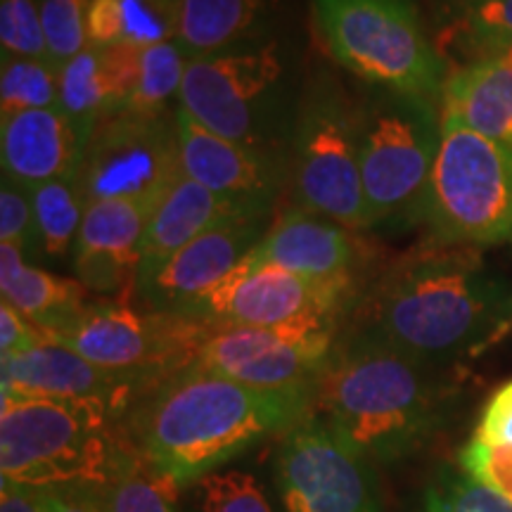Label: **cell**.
<instances>
[{"mask_svg": "<svg viewBox=\"0 0 512 512\" xmlns=\"http://www.w3.org/2000/svg\"><path fill=\"white\" fill-rule=\"evenodd\" d=\"M311 413L313 387L256 389L188 366L136 403L126 430L147 470L181 489Z\"/></svg>", "mask_w": 512, "mask_h": 512, "instance_id": "obj_1", "label": "cell"}, {"mask_svg": "<svg viewBox=\"0 0 512 512\" xmlns=\"http://www.w3.org/2000/svg\"><path fill=\"white\" fill-rule=\"evenodd\" d=\"M510 328L508 280L479 249L432 238L387 275L361 332L441 370L482 354Z\"/></svg>", "mask_w": 512, "mask_h": 512, "instance_id": "obj_2", "label": "cell"}, {"mask_svg": "<svg viewBox=\"0 0 512 512\" xmlns=\"http://www.w3.org/2000/svg\"><path fill=\"white\" fill-rule=\"evenodd\" d=\"M451 389L439 368L358 330L335 344L313 384V413L373 465L413 456L444 425Z\"/></svg>", "mask_w": 512, "mask_h": 512, "instance_id": "obj_3", "label": "cell"}, {"mask_svg": "<svg viewBox=\"0 0 512 512\" xmlns=\"http://www.w3.org/2000/svg\"><path fill=\"white\" fill-rule=\"evenodd\" d=\"M121 422L91 403L3 396V482L29 489H102L138 458Z\"/></svg>", "mask_w": 512, "mask_h": 512, "instance_id": "obj_4", "label": "cell"}, {"mask_svg": "<svg viewBox=\"0 0 512 512\" xmlns=\"http://www.w3.org/2000/svg\"><path fill=\"white\" fill-rule=\"evenodd\" d=\"M313 17L332 57L361 81L430 100L444 91V57L415 0H313Z\"/></svg>", "mask_w": 512, "mask_h": 512, "instance_id": "obj_5", "label": "cell"}, {"mask_svg": "<svg viewBox=\"0 0 512 512\" xmlns=\"http://www.w3.org/2000/svg\"><path fill=\"white\" fill-rule=\"evenodd\" d=\"M358 159L370 226L425 221V202L441 138L430 98L377 88L356 112Z\"/></svg>", "mask_w": 512, "mask_h": 512, "instance_id": "obj_6", "label": "cell"}, {"mask_svg": "<svg viewBox=\"0 0 512 512\" xmlns=\"http://www.w3.org/2000/svg\"><path fill=\"white\" fill-rule=\"evenodd\" d=\"M432 238L463 247L512 242V147L441 114V138L425 202Z\"/></svg>", "mask_w": 512, "mask_h": 512, "instance_id": "obj_7", "label": "cell"}, {"mask_svg": "<svg viewBox=\"0 0 512 512\" xmlns=\"http://www.w3.org/2000/svg\"><path fill=\"white\" fill-rule=\"evenodd\" d=\"M209 325L185 316L138 311L121 302L86 304L72 323L46 339L76 351L93 366L128 377L152 392L195 363Z\"/></svg>", "mask_w": 512, "mask_h": 512, "instance_id": "obj_8", "label": "cell"}, {"mask_svg": "<svg viewBox=\"0 0 512 512\" xmlns=\"http://www.w3.org/2000/svg\"><path fill=\"white\" fill-rule=\"evenodd\" d=\"M292 183L302 209L347 230L373 228L363 195L356 112L335 83L306 95L294 128Z\"/></svg>", "mask_w": 512, "mask_h": 512, "instance_id": "obj_9", "label": "cell"}, {"mask_svg": "<svg viewBox=\"0 0 512 512\" xmlns=\"http://www.w3.org/2000/svg\"><path fill=\"white\" fill-rule=\"evenodd\" d=\"M183 176L176 112H112L88 136L81 164L86 204L124 200L155 211Z\"/></svg>", "mask_w": 512, "mask_h": 512, "instance_id": "obj_10", "label": "cell"}, {"mask_svg": "<svg viewBox=\"0 0 512 512\" xmlns=\"http://www.w3.org/2000/svg\"><path fill=\"white\" fill-rule=\"evenodd\" d=\"M332 349V316L275 328L209 325L192 366L256 389L313 387Z\"/></svg>", "mask_w": 512, "mask_h": 512, "instance_id": "obj_11", "label": "cell"}, {"mask_svg": "<svg viewBox=\"0 0 512 512\" xmlns=\"http://www.w3.org/2000/svg\"><path fill=\"white\" fill-rule=\"evenodd\" d=\"M283 76L285 64L273 46L195 57L185 69L178 107L216 136L261 147Z\"/></svg>", "mask_w": 512, "mask_h": 512, "instance_id": "obj_12", "label": "cell"}, {"mask_svg": "<svg viewBox=\"0 0 512 512\" xmlns=\"http://www.w3.org/2000/svg\"><path fill=\"white\" fill-rule=\"evenodd\" d=\"M278 486L285 512H384L373 463L316 413L285 432Z\"/></svg>", "mask_w": 512, "mask_h": 512, "instance_id": "obj_13", "label": "cell"}, {"mask_svg": "<svg viewBox=\"0 0 512 512\" xmlns=\"http://www.w3.org/2000/svg\"><path fill=\"white\" fill-rule=\"evenodd\" d=\"M347 285H328L259 264L245 256L242 264L221 280L185 318L204 325H249L275 328L309 318H335L337 304Z\"/></svg>", "mask_w": 512, "mask_h": 512, "instance_id": "obj_14", "label": "cell"}, {"mask_svg": "<svg viewBox=\"0 0 512 512\" xmlns=\"http://www.w3.org/2000/svg\"><path fill=\"white\" fill-rule=\"evenodd\" d=\"M266 216H238L207 230L171 254L155 271L138 275L136 294L145 311L188 316L264 238Z\"/></svg>", "mask_w": 512, "mask_h": 512, "instance_id": "obj_15", "label": "cell"}, {"mask_svg": "<svg viewBox=\"0 0 512 512\" xmlns=\"http://www.w3.org/2000/svg\"><path fill=\"white\" fill-rule=\"evenodd\" d=\"M0 373L3 396L91 403L121 420L128 418L145 396L133 380L93 366L76 351L50 339L27 354L3 358Z\"/></svg>", "mask_w": 512, "mask_h": 512, "instance_id": "obj_16", "label": "cell"}, {"mask_svg": "<svg viewBox=\"0 0 512 512\" xmlns=\"http://www.w3.org/2000/svg\"><path fill=\"white\" fill-rule=\"evenodd\" d=\"M150 216L152 209L124 200L86 204L74 242V271L86 290L112 294L136 283Z\"/></svg>", "mask_w": 512, "mask_h": 512, "instance_id": "obj_17", "label": "cell"}, {"mask_svg": "<svg viewBox=\"0 0 512 512\" xmlns=\"http://www.w3.org/2000/svg\"><path fill=\"white\" fill-rule=\"evenodd\" d=\"M176 126L185 176L219 195L273 202L280 174L278 162H273L266 150L216 136L181 107H176Z\"/></svg>", "mask_w": 512, "mask_h": 512, "instance_id": "obj_18", "label": "cell"}, {"mask_svg": "<svg viewBox=\"0 0 512 512\" xmlns=\"http://www.w3.org/2000/svg\"><path fill=\"white\" fill-rule=\"evenodd\" d=\"M86 143L72 119L57 107L0 117L3 176L24 185L79 176Z\"/></svg>", "mask_w": 512, "mask_h": 512, "instance_id": "obj_19", "label": "cell"}, {"mask_svg": "<svg viewBox=\"0 0 512 512\" xmlns=\"http://www.w3.org/2000/svg\"><path fill=\"white\" fill-rule=\"evenodd\" d=\"M249 256L328 285H347L356 261L349 230L302 207L280 214Z\"/></svg>", "mask_w": 512, "mask_h": 512, "instance_id": "obj_20", "label": "cell"}, {"mask_svg": "<svg viewBox=\"0 0 512 512\" xmlns=\"http://www.w3.org/2000/svg\"><path fill=\"white\" fill-rule=\"evenodd\" d=\"M268 207L271 204L219 195L183 174L147 221L136 278L155 271L171 254H176L207 230L238 216H266Z\"/></svg>", "mask_w": 512, "mask_h": 512, "instance_id": "obj_21", "label": "cell"}, {"mask_svg": "<svg viewBox=\"0 0 512 512\" xmlns=\"http://www.w3.org/2000/svg\"><path fill=\"white\" fill-rule=\"evenodd\" d=\"M441 114L512 147V62L505 57L465 64L446 76Z\"/></svg>", "mask_w": 512, "mask_h": 512, "instance_id": "obj_22", "label": "cell"}, {"mask_svg": "<svg viewBox=\"0 0 512 512\" xmlns=\"http://www.w3.org/2000/svg\"><path fill=\"white\" fill-rule=\"evenodd\" d=\"M27 256L12 245H0V292L3 302L31 320L43 337L72 323L86 306V287L79 280L29 266Z\"/></svg>", "mask_w": 512, "mask_h": 512, "instance_id": "obj_23", "label": "cell"}, {"mask_svg": "<svg viewBox=\"0 0 512 512\" xmlns=\"http://www.w3.org/2000/svg\"><path fill=\"white\" fill-rule=\"evenodd\" d=\"M181 0H91V46H152L176 41Z\"/></svg>", "mask_w": 512, "mask_h": 512, "instance_id": "obj_24", "label": "cell"}, {"mask_svg": "<svg viewBox=\"0 0 512 512\" xmlns=\"http://www.w3.org/2000/svg\"><path fill=\"white\" fill-rule=\"evenodd\" d=\"M57 110L72 119L86 140L102 117L121 110V83L107 48L88 46L62 64Z\"/></svg>", "mask_w": 512, "mask_h": 512, "instance_id": "obj_25", "label": "cell"}, {"mask_svg": "<svg viewBox=\"0 0 512 512\" xmlns=\"http://www.w3.org/2000/svg\"><path fill=\"white\" fill-rule=\"evenodd\" d=\"M264 10V0H181L176 43L188 55L228 53L245 38Z\"/></svg>", "mask_w": 512, "mask_h": 512, "instance_id": "obj_26", "label": "cell"}, {"mask_svg": "<svg viewBox=\"0 0 512 512\" xmlns=\"http://www.w3.org/2000/svg\"><path fill=\"white\" fill-rule=\"evenodd\" d=\"M444 36L465 64L501 57L512 46V0H453Z\"/></svg>", "mask_w": 512, "mask_h": 512, "instance_id": "obj_27", "label": "cell"}, {"mask_svg": "<svg viewBox=\"0 0 512 512\" xmlns=\"http://www.w3.org/2000/svg\"><path fill=\"white\" fill-rule=\"evenodd\" d=\"M29 192L36 211L38 249L46 256H64L74 249L86 214V195L79 176L29 185Z\"/></svg>", "mask_w": 512, "mask_h": 512, "instance_id": "obj_28", "label": "cell"}, {"mask_svg": "<svg viewBox=\"0 0 512 512\" xmlns=\"http://www.w3.org/2000/svg\"><path fill=\"white\" fill-rule=\"evenodd\" d=\"M188 62V55L176 41L138 46L131 93H128L124 110L140 114L166 112V102L174 95L178 98Z\"/></svg>", "mask_w": 512, "mask_h": 512, "instance_id": "obj_29", "label": "cell"}, {"mask_svg": "<svg viewBox=\"0 0 512 512\" xmlns=\"http://www.w3.org/2000/svg\"><path fill=\"white\" fill-rule=\"evenodd\" d=\"M60 102V69L34 57H3L0 117L27 110H50Z\"/></svg>", "mask_w": 512, "mask_h": 512, "instance_id": "obj_30", "label": "cell"}, {"mask_svg": "<svg viewBox=\"0 0 512 512\" xmlns=\"http://www.w3.org/2000/svg\"><path fill=\"white\" fill-rule=\"evenodd\" d=\"M420 512H512V501L486 489L458 465H444L425 484Z\"/></svg>", "mask_w": 512, "mask_h": 512, "instance_id": "obj_31", "label": "cell"}, {"mask_svg": "<svg viewBox=\"0 0 512 512\" xmlns=\"http://www.w3.org/2000/svg\"><path fill=\"white\" fill-rule=\"evenodd\" d=\"M98 491L107 512H174V486L145 467L140 456L121 475Z\"/></svg>", "mask_w": 512, "mask_h": 512, "instance_id": "obj_32", "label": "cell"}, {"mask_svg": "<svg viewBox=\"0 0 512 512\" xmlns=\"http://www.w3.org/2000/svg\"><path fill=\"white\" fill-rule=\"evenodd\" d=\"M88 3L91 0H41V24L48 60L57 69L91 46Z\"/></svg>", "mask_w": 512, "mask_h": 512, "instance_id": "obj_33", "label": "cell"}, {"mask_svg": "<svg viewBox=\"0 0 512 512\" xmlns=\"http://www.w3.org/2000/svg\"><path fill=\"white\" fill-rule=\"evenodd\" d=\"M0 48H3V57L48 60L41 24V0H0Z\"/></svg>", "mask_w": 512, "mask_h": 512, "instance_id": "obj_34", "label": "cell"}, {"mask_svg": "<svg viewBox=\"0 0 512 512\" xmlns=\"http://www.w3.org/2000/svg\"><path fill=\"white\" fill-rule=\"evenodd\" d=\"M197 486L204 512H273L261 484L247 472H211Z\"/></svg>", "mask_w": 512, "mask_h": 512, "instance_id": "obj_35", "label": "cell"}, {"mask_svg": "<svg viewBox=\"0 0 512 512\" xmlns=\"http://www.w3.org/2000/svg\"><path fill=\"white\" fill-rule=\"evenodd\" d=\"M0 245L17 247L24 256L41 252L29 185L10 176H3V185H0Z\"/></svg>", "mask_w": 512, "mask_h": 512, "instance_id": "obj_36", "label": "cell"}, {"mask_svg": "<svg viewBox=\"0 0 512 512\" xmlns=\"http://www.w3.org/2000/svg\"><path fill=\"white\" fill-rule=\"evenodd\" d=\"M458 467L486 489L512 501V446L484 444L472 437L458 451Z\"/></svg>", "mask_w": 512, "mask_h": 512, "instance_id": "obj_37", "label": "cell"}, {"mask_svg": "<svg viewBox=\"0 0 512 512\" xmlns=\"http://www.w3.org/2000/svg\"><path fill=\"white\" fill-rule=\"evenodd\" d=\"M475 439L494 446H512V380L501 384L484 403Z\"/></svg>", "mask_w": 512, "mask_h": 512, "instance_id": "obj_38", "label": "cell"}, {"mask_svg": "<svg viewBox=\"0 0 512 512\" xmlns=\"http://www.w3.org/2000/svg\"><path fill=\"white\" fill-rule=\"evenodd\" d=\"M46 342L43 332L36 328L10 304H0V361L12 358L36 349L38 344Z\"/></svg>", "mask_w": 512, "mask_h": 512, "instance_id": "obj_39", "label": "cell"}, {"mask_svg": "<svg viewBox=\"0 0 512 512\" xmlns=\"http://www.w3.org/2000/svg\"><path fill=\"white\" fill-rule=\"evenodd\" d=\"M46 512H107L95 489H38Z\"/></svg>", "mask_w": 512, "mask_h": 512, "instance_id": "obj_40", "label": "cell"}, {"mask_svg": "<svg viewBox=\"0 0 512 512\" xmlns=\"http://www.w3.org/2000/svg\"><path fill=\"white\" fill-rule=\"evenodd\" d=\"M0 512H46L38 489L0 482Z\"/></svg>", "mask_w": 512, "mask_h": 512, "instance_id": "obj_41", "label": "cell"}, {"mask_svg": "<svg viewBox=\"0 0 512 512\" xmlns=\"http://www.w3.org/2000/svg\"><path fill=\"white\" fill-rule=\"evenodd\" d=\"M501 57H505V60H510V62H512V46H510L508 50H505V53H503Z\"/></svg>", "mask_w": 512, "mask_h": 512, "instance_id": "obj_42", "label": "cell"}]
</instances>
